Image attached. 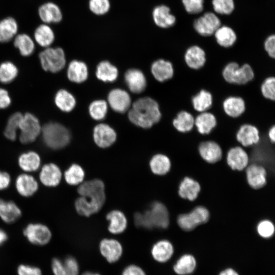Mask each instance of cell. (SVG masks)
Listing matches in <instances>:
<instances>
[{
  "label": "cell",
  "instance_id": "cell-1",
  "mask_svg": "<svg viewBox=\"0 0 275 275\" xmlns=\"http://www.w3.org/2000/svg\"><path fill=\"white\" fill-rule=\"evenodd\" d=\"M128 116L130 121L135 125L149 128L160 121L161 113L158 102L147 97L135 101Z\"/></svg>",
  "mask_w": 275,
  "mask_h": 275
},
{
  "label": "cell",
  "instance_id": "cell-2",
  "mask_svg": "<svg viewBox=\"0 0 275 275\" xmlns=\"http://www.w3.org/2000/svg\"><path fill=\"white\" fill-rule=\"evenodd\" d=\"M134 222L137 227L147 229H165L170 223L169 211L163 204L154 202L149 209L143 213H136L134 215Z\"/></svg>",
  "mask_w": 275,
  "mask_h": 275
},
{
  "label": "cell",
  "instance_id": "cell-3",
  "mask_svg": "<svg viewBox=\"0 0 275 275\" xmlns=\"http://www.w3.org/2000/svg\"><path fill=\"white\" fill-rule=\"evenodd\" d=\"M40 136L44 145L52 150L65 148L71 140L68 129L62 124L55 122H49L42 126Z\"/></svg>",
  "mask_w": 275,
  "mask_h": 275
},
{
  "label": "cell",
  "instance_id": "cell-4",
  "mask_svg": "<svg viewBox=\"0 0 275 275\" xmlns=\"http://www.w3.org/2000/svg\"><path fill=\"white\" fill-rule=\"evenodd\" d=\"M42 69L45 72L56 73L61 71L66 63V54L59 46L43 48L38 56Z\"/></svg>",
  "mask_w": 275,
  "mask_h": 275
},
{
  "label": "cell",
  "instance_id": "cell-5",
  "mask_svg": "<svg viewBox=\"0 0 275 275\" xmlns=\"http://www.w3.org/2000/svg\"><path fill=\"white\" fill-rule=\"evenodd\" d=\"M42 127L35 115L29 112L23 114L18 134L20 143L29 145L35 142L41 135Z\"/></svg>",
  "mask_w": 275,
  "mask_h": 275
},
{
  "label": "cell",
  "instance_id": "cell-6",
  "mask_svg": "<svg viewBox=\"0 0 275 275\" xmlns=\"http://www.w3.org/2000/svg\"><path fill=\"white\" fill-rule=\"evenodd\" d=\"M22 234L30 243L39 246L48 244L52 237L50 228L40 222H31L26 225Z\"/></svg>",
  "mask_w": 275,
  "mask_h": 275
},
{
  "label": "cell",
  "instance_id": "cell-7",
  "mask_svg": "<svg viewBox=\"0 0 275 275\" xmlns=\"http://www.w3.org/2000/svg\"><path fill=\"white\" fill-rule=\"evenodd\" d=\"M77 193L88 201L103 206L105 200L104 183L95 179L82 182L77 188Z\"/></svg>",
  "mask_w": 275,
  "mask_h": 275
},
{
  "label": "cell",
  "instance_id": "cell-8",
  "mask_svg": "<svg viewBox=\"0 0 275 275\" xmlns=\"http://www.w3.org/2000/svg\"><path fill=\"white\" fill-rule=\"evenodd\" d=\"M210 217L208 210L199 206L187 213L180 214L177 217V224L183 230L190 231L197 226L207 223Z\"/></svg>",
  "mask_w": 275,
  "mask_h": 275
},
{
  "label": "cell",
  "instance_id": "cell-9",
  "mask_svg": "<svg viewBox=\"0 0 275 275\" xmlns=\"http://www.w3.org/2000/svg\"><path fill=\"white\" fill-rule=\"evenodd\" d=\"M38 172L37 179L40 184L47 188H54L59 186L63 177L60 167L53 162L42 164Z\"/></svg>",
  "mask_w": 275,
  "mask_h": 275
},
{
  "label": "cell",
  "instance_id": "cell-10",
  "mask_svg": "<svg viewBox=\"0 0 275 275\" xmlns=\"http://www.w3.org/2000/svg\"><path fill=\"white\" fill-rule=\"evenodd\" d=\"M14 187L20 197L29 198L34 196L39 190V182L33 174L21 172L14 180Z\"/></svg>",
  "mask_w": 275,
  "mask_h": 275
},
{
  "label": "cell",
  "instance_id": "cell-11",
  "mask_svg": "<svg viewBox=\"0 0 275 275\" xmlns=\"http://www.w3.org/2000/svg\"><path fill=\"white\" fill-rule=\"evenodd\" d=\"M37 14L42 23L49 25L59 24L63 21L64 14L60 6L57 3L48 1L41 4Z\"/></svg>",
  "mask_w": 275,
  "mask_h": 275
},
{
  "label": "cell",
  "instance_id": "cell-12",
  "mask_svg": "<svg viewBox=\"0 0 275 275\" xmlns=\"http://www.w3.org/2000/svg\"><path fill=\"white\" fill-rule=\"evenodd\" d=\"M195 31L201 36L209 37L214 34L216 30L221 25L218 16L214 13L207 12L194 22Z\"/></svg>",
  "mask_w": 275,
  "mask_h": 275
},
{
  "label": "cell",
  "instance_id": "cell-13",
  "mask_svg": "<svg viewBox=\"0 0 275 275\" xmlns=\"http://www.w3.org/2000/svg\"><path fill=\"white\" fill-rule=\"evenodd\" d=\"M50 266L53 275H79L78 263L71 256L63 259L57 257L52 258Z\"/></svg>",
  "mask_w": 275,
  "mask_h": 275
},
{
  "label": "cell",
  "instance_id": "cell-14",
  "mask_svg": "<svg viewBox=\"0 0 275 275\" xmlns=\"http://www.w3.org/2000/svg\"><path fill=\"white\" fill-rule=\"evenodd\" d=\"M17 163L22 172L33 174L38 172L42 164L39 153L32 150L20 153L17 157Z\"/></svg>",
  "mask_w": 275,
  "mask_h": 275
},
{
  "label": "cell",
  "instance_id": "cell-15",
  "mask_svg": "<svg viewBox=\"0 0 275 275\" xmlns=\"http://www.w3.org/2000/svg\"><path fill=\"white\" fill-rule=\"evenodd\" d=\"M151 15L154 24L160 29H169L176 22V17L171 13L170 8L165 4L155 6L152 10Z\"/></svg>",
  "mask_w": 275,
  "mask_h": 275
},
{
  "label": "cell",
  "instance_id": "cell-16",
  "mask_svg": "<svg viewBox=\"0 0 275 275\" xmlns=\"http://www.w3.org/2000/svg\"><path fill=\"white\" fill-rule=\"evenodd\" d=\"M198 151L202 159L210 163L219 161L223 153L221 145L213 140L201 142L198 146Z\"/></svg>",
  "mask_w": 275,
  "mask_h": 275
},
{
  "label": "cell",
  "instance_id": "cell-17",
  "mask_svg": "<svg viewBox=\"0 0 275 275\" xmlns=\"http://www.w3.org/2000/svg\"><path fill=\"white\" fill-rule=\"evenodd\" d=\"M22 215L21 208L15 201L0 197V219L3 223L13 224L21 217Z\"/></svg>",
  "mask_w": 275,
  "mask_h": 275
},
{
  "label": "cell",
  "instance_id": "cell-18",
  "mask_svg": "<svg viewBox=\"0 0 275 275\" xmlns=\"http://www.w3.org/2000/svg\"><path fill=\"white\" fill-rule=\"evenodd\" d=\"M236 140L239 144L244 147L255 145L260 140L259 130L253 124H243L236 133Z\"/></svg>",
  "mask_w": 275,
  "mask_h": 275
},
{
  "label": "cell",
  "instance_id": "cell-19",
  "mask_svg": "<svg viewBox=\"0 0 275 275\" xmlns=\"http://www.w3.org/2000/svg\"><path fill=\"white\" fill-rule=\"evenodd\" d=\"M116 138L117 134L114 129L106 124H99L94 128V141L100 148L111 146L116 141Z\"/></svg>",
  "mask_w": 275,
  "mask_h": 275
},
{
  "label": "cell",
  "instance_id": "cell-20",
  "mask_svg": "<svg viewBox=\"0 0 275 275\" xmlns=\"http://www.w3.org/2000/svg\"><path fill=\"white\" fill-rule=\"evenodd\" d=\"M227 163L233 170L242 171L248 166L249 156L241 147L236 146L230 148L227 152Z\"/></svg>",
  "mask_w": 275,
  "mask_h": 275
},
{
  "label": "cell",
  "instance_id": "cell-21",
  "mask_svg": "<svg viewBox=\"0 0 275 275\" xmlns=\"http://www.w3.org/2000/svg\"><path fill=\"white\" fill-rule=\"evenodd\" d=\"M107 100L111 107L120 113L126 112L131 105L129 94L120 89H115L111 91L108 95Z\"/></svg>",
  "mask_w": 275,
  "mask_h": 275
},
{
  "label": "cell",
  "instance_id": "cell-22",
  "mask_svg": "<svg viewBox=\"0 0 275 275\" xmlns=\"http://www.w3.org/2000/svg\"><path fill=\"white\" fill-rule=\"evenodd\" d=\"M101 255L110 263L118 261L123 253V248L118 240L114 239H103L99 244Z\"/></svg>",
  "mask_w": 275,
  "mask_h": 275
},
{
  "label": "cell",
  "instance_id": "cell-23",
  "mask_svg": "<svg viewBox=\"0 0 275 275\" xmlns=\"http://www.w3.org/2000/svg\"><path fill=\"white\" fill-rule=\"evenodd\" d=\"M184 60L188 67L198 70L205 65L206 61V53L201 46L193 45L185 50Z\"/></svg>",
  "mask_w": 275,
  "mask_h": 275
},
{
  "label": "cell",
  "instance_id": "cell-24",
  "mask_svg": "<svg viewBox=\"0 0 275 275\" xmlns=\"http://www.w3.org/2000/svg\"><path fill=\"white\" fill-rule=\"evenodd\" d=\"M246 167V175L249 185L255 189L263 187L266 183L267 172L264 167L256 163Z\"/></svg>",
  "mask_w": 275,
  "mask_h": 275
},
{
  "label": "cell",
  "instance_id": "cell-25",
  "mask_svg": "<svg viewBox=\"0 0 275 275\" xmlns=\"http://www.w3.org/2000/svg\"><path fill=\"white\" fill-rule=\"evenodd\" d=\"M56 37L55 31L51 25L42 23L34 29L33 38L36 44L45 48L51 46Z\"/></svg>",
  "mask_w": 275,
  "mask_h": 275
},
{
  "label": "cell",
  "instance_id": "cell-26",
  "mask_svg": "<svg viewBox=\"0 0 275 275\" xmlns=\"http://www.w3.org/2000/svg\"><path fill=\"white\" fill-rule=\"evenodd\" d=\"M151 71L155 79L160 82L171 79L174 74L173 63L163 59H159L153 62Z\"/></svg>",
  "mask_w": 275,
  "mask_h": 275
},
{
  "label": "cell",
  "instance_id": "cell-27",
  "mask_svg": "<svg viewBox=\"0 0 275 275\" xmlns=\"http://www.w3.org/2000/svg\"><path fill=\"white\" fill-rule=\"evenodd\" d=\"M18 22L13 16H8L0 19V43H7L12 41L18 34Z\"/></svg>",
  "mask_w": 275,
  "mask_h": 275
},
{
  "label": "cell",
  "instance_id": "cell-28",
  "mask_svg": "<svg viewBox=\"0 0 275 275\" xmlns=\"http://www.w3.org/2000/svg\"><path fill=\"white\" fill-rule=\"evenodd\" d=\"M197 265L195 256L190 253H185L176 261L173 270L177 275H190L195 271Z\"/></svg>",
  "mask_w": 275,
  "mask_h": 275
},
{
  "label": "cell",
  "instance_id": "cell-29",
  "mask_svg": "<svg viewBox=\"0 0 275 275\" xmlns=\"http://www.w3.org/2000/svg\"><path fill=\"white\" fill-rule=\"evenodd\" d=\"M125 80L129 90L135 94L144 91L147 82L144 73L139 69H130L125 73Z\"/></svg>",
  "mask_w": 275,
  "mask_h": 275
},
{
  "label": "cell",
  "instance_id": "cell-30",
  "mask_svg": "<svg viewBox=\"0 0 275 275\" xmlns=\"http://www.w3.org/2000/svg\"><path fill=\"white\" fill-rule=\"evenodd\" d=\"M151 253L155 261L160 263H164L169 261L173 256L174 248L170 241L160 240L153 245Z\"/></svg>",
  "mask_w": 275,
  "mask_h": 275
},
{
  "label": "cell",
  "instance_id": "cell-31",
  "mask_svg": "<svg viewBox=\"0 0 275 275\" xmlns=\"http://www.w3.org/2000/svg\"><path fill=\"white\" fill-rule=\"evenodd\" d=\"M222 105L225 113L233 118L241 116L246 108L244 100L239 96H231L227 97L223 101Z\"/></svg>",
  "mask_w": 275,
  "mask_h": 275
},
{
  "label": "cell",
  "instance_id": "cell-32",
  "mask_svg": "<svg viewBox=\"0 0 275 275\" xmlns=\"http://www.w3.org/2000/svg\"><path fill=\"white\" fill-rule=\"evenodd\" d=\"M13 44L19 54L23 57H30L36 49V43L33 38L26 33H18L13 39Z\"/></svg>",
  "mask_w": 275,
  "mask_h": 275
},
{
  "label": "cell",
  "instance_id": "cell-33",
  "mask_svg": "<svg viewBox=\"0 0 275 275\" xmlns=\"http://www.w3.org/2000/svg\"><path fill=\"white\" fill-rule=\"evenodd\" d=\"M68 79L71 82L80 84L87 80L88 69L87 65L82 61L73 60L68 64L67 70Z\"/></svg>",
  "mask_w": 275,
  "mask_h": 275
},
{
  "label": "cell",
  "instance_id": "cell-34",
  "mask_svg": "<svg viewBox=\"0 0 275 275\" xmlns=\"http://www.w3.org/2000/svg\"><path fill=\"white\" fill-rule=\"evenodd\" d=\"M217 125L215 116L208 111L199 113L195 118V127L201 134L211 133Z\"/></svg>",
  "mask_w": 275,
  "mask_h": 275
},
{
  "label": "cell",
  "instance_id": "cell-35",
  "mask_svg": "<svg viewBox=\"0 0 275 275\" xmlns=\"http://www.w3.org/2000/svg\"><path fill=\"white\" fill-rule=\"evenodd\" d=\"M200 190L201 186L198 181L185 177L179 184L178 194L182 199L193 201L197 198Z\"/></svg>",
  "mask_w": 275,
  "mask_h": 275
},
{
  "label": "cell",
  "instance_id": "cell-36",
  "mask_svg": "<svg viewBox=\"0 0 275 275\" xmlns=\"http://www.w3.org/2000/svg\"><path fill=\"white\" fill-rule=\"evenodd\" d=\"M217 44L224 48L233 46L236 40L237 35L235 31L228 26H220L213 34Z\"/></svg>",
  "mask_w": 275,
  "mask_h": 275
},
{
  "label": "cell",
  "instance_id": "cell-37",
  "mask_svg": "<svg viewBox=\"0 0 275 275\" xmlns=\"http://www.w3.org/2000/svg\"><path fill=\"white\" fill-rule=\"evenodd\" d=\"M174 128L181 133L190 131L195 126V117L186 111L179 112L172 121Z\"/></svg>",
  "mask_w": 275,
  "mask_h": 275
},
{
  "label": "cell",
  "instance_id": "cell-38",
  "mask_svg": "<svg viewBox=\"0 0 275 275\" xmlns=\"http://www.w3.org/2000/svg\"><path fill=\"white\" fill-rule=\"evenodd\" d=\"M106 219L109 222L108 227L109 231L118 234L124 231L127 227V219L124 214L117 210L110 211L106 215Z\"/></svg>",
  "mask_w": 275,
  "mask_h": 275
},
{
  "label": "cell",
  "instance_id": "cell-39",
  "mask_svg": "<svg viewBox=\"0 0 275 275\" xmlns=\"http://www.w3.org/2000/svg\"><path fill=\"white\" fill-rule=\"evenodd\" d=\"M54 102L60 110L65 113L72 111L76 105V100L74 96L65 89H60L57 92L54 97Z\"/></svg>",
  "mask_w": 275,
  "mask_h": 275
},
{
  "label": "cell",
  "instance_id": "cell-40",
  "mask_svg": "<svg viewBox=\"0 0 275 275\" xmlns=\"http://www.w3.org/2000/svg\"><path fill=\"white\" fill-rule=\"evenodd\" d=\"M191 103L199 113L209 111L213 104L212 95L208 91L201 89L191 98Z\"/></svg>",
  "mask_w": 275,
  "mask_h": 275
},
{
  "label": "cell",
  "instance_id": "cell-41",
  "mask_svg": "<svg viewBox=\"0 0 275 275\" xmlns=\"http://www.w3.org/2000/svg\"><path fill=\"white\" fill-rule=\"evenodd\" d=\"M22 115L21 113L16 112L8 118L3 132L6 139L12 142L17 140Z\"/></svg>",
  "mask_w": 275,
  "mask_h": 275
},
{
  "label": "cell",
  "instance_id": "cell-42",
  "mask_svg": "<svg viewBox=\"0 0 275 275\" xmlns=\"http://www.w3.org/2000/svg\"><path fill=\"white\" fill-rule=\"evenodd\" d=\"M96 75L104 82H113L118 75L117 68L107 61L100 62L96 68Z\"/></svg>",
  "mask_w": 275,
  "mask_h": 275
},
{
  "label": "cell",
  "instance_id": "cell-43",
  "mask_svg": "<svg viewBox=\"0 0 275 275\" xmlns=\"http://www.w3.org/2000/svg\"><path fill=\"white\" fill-rule=\"evenodd\" d=\"M149 164L151 171L158 175L166 174L169 172L171 166L169 158L162 154H157L153 156Z\"/></svg>",
  "mask_w": 275,
  "mask_h": 275
},
{
  "label": "cell",
  "instance_id": "cell-44",
  "mask_svg": "<svg viewBox=\"0 0 275 275\" xmlns=\"http://www.w3.org/2000/svg\"><path fill=\"white\" fill-rule=\"evenodd\" d=\"M255 74L252 67L250 64L244 63L239 66L235 71L233 84L244 85L253 80Z\"/></svg>",
  "mask_w": 275,
  "mask_h": 275
},
{
  "label": "cell",
  "instance_id": "cell-45",
  "mask_svg": "<svg viewBox=\"0 0 275 275\" xmlns=\"http://www.w3.org/2000/svg\"><path fill=\"white\" fill-rule=\"evenodd\" d=\"M85 172L78 164H71L64 172L63 178L65 182L72 186L78 185L81 183L84 179Z\"/></svg>",
  "mask_w": 275,
  "mask_h": 275
},
{
  "label": "cell",
  "instance_id": "cell-46",
  "mask_svg": "<svg viewBox=\"0 0 275 275\" xmlns=\"http://www.w3.org/2000/svg\"><path fill=\"white\" fill-rule=\"evenodd\" d=\"M16 65L10 61H6L0 64V82L8 84L13 81L18 74Z\"/></svg>",
  "mask_w": 275,
  "mask_h": 275
},
{
  "label": "cell",
  "instance_id": "cell-47",
  "mask_svg": "<svg viewBox=\"0 0 275 275\" xmlns=\"http://www.w3.org/2000/svg\"><path fill=\"white\" fill-rule=\"evenodd\" d=\"M74 205L77 212L81 215L86 216H89L97 213L102 207L98 204L88 201L81 196L76 199Z\"/></svg>",
  "mask_w": 275,
  "mask_h": 275
},
{
  "label": "cell",
  "instance_id": "cell-48",
  "mask_svg": "<svg viewBox=\"0 0 275 275\" xmlns=\"http://www.w3.org/2000/svg\"><path fill=\"white\" fill-rule=\"evenodd\" d=\"M91 117L95 120L103 119L107 112V103L103 100H97L91 103L89 107Z\"/></svg>",
  "mask_w": 275,
  "mask_h": 275
},
{
  "label": "cell",
  "instance_id": "cell-49",
  "mask_svg": "<svg viewBox=\"0 0 275 275\" xmlns=\"http://www.w3.org/2000/svg\"><path fill=\"white\" fill-rule=\"evenodd\" d=\"M88 6L90 11L96 16L106 14L111 9L109 0H89Z\"/></svg>",
  "mask_w": 275,
  "mask_h": 275
},
{
  "label": "cell",
  "instance_id": "cell-50",
  "mask_svg": "<svg viewBox=\"0 0 275 275\" xmlns=\"http://www.w3.org/2000/svg\"><path fill=\"white\" fill-rule=\"evenodd\" d=\"M260 92L264 98L275 101L274 76H269L262 81L260 86Z\"/></svg>",
  "mask_w": 275,
  "mask_h": 275
},
{
  "label": "cell",
  "instance_id": "cell-51",
  "mask_svg": "<svg viewBox=\"0 0 275 275\" xmlns=\"http://www.w3.org/2000/svg\"><path fill=\"white\" fill-rule=\"evenodd\" d=\"M212 5L216 13L222 15L230 14L235 8L234 0H212Z\"/></svg>",
  "mask_w": 275,
  "mask_h": 275
},
{
  "label": "cell",
  "instance_id": "cell-52",
  "mask_svg": "<svg viewBox=\"0 0 275 275\" xmlns=\"http://www.w3.org/2000/svg\"><path fill=\"white\" fill-rule=\"evenodd\" d=\"M257 231L259 236L268 239L274 234V226L271 221L267 219L263 220L258 224Z\"/></svg>",
  "mask_w": 275,
  "mask_h": 275
},
{
  "label": "cell",
  "instance_id": "cell-53",
  "mask_svg": "<svg viewBox=\"0 0 275 275\" xmlns=\"http://www.w3.org/2000/svg\"><path fill=\"white\" fill-rule=\"evenodd\" d=\"M186 11L189 14H198L204 9V0H182Z\"/></svg>",
  "mask_w": 275,
  "mask_h": 275
},
{
  "label": "cell",
  "instance_id": "cell-54",
  "mask_svg": "<svg viewBox=\"0 0 275 275\" xmlns=\"http://www.w3.org/2000/svg\"><path fill=\"white\" fill-rule=\"evenodd\" d=\"M16 271L17 275H42L39 267L23 263L17 266Z\"/></svg>",
  "mask_w": 275,
  "mask_h": 275
},
{
  "label": "cell",
  "instance_id": "cell-55",
  "mask_svg": "<svg viewBox=\"0 0 275 275\" xmlns=\"http://www.w3.org/2000/svg\"><path fill=\"white\" fill-rule=\"evenodd\" d=\"M264 49L268 56L271 59H275V36L271 35L268 36L264 42Z\"/></svg>",
  "mask_w": 275,
  "mask_h": 275
},
{
  "label": "cell",
  "instance_id": "cell-56",
  "mask_svg": "<svg viewBox=\"0 0 275 275\" xmlns=\"http://www.w3.org/2000/svg\"><path fill=\"white\" fill-rule=\"evenodd\" d=\"M12 182L11 174L7 171L0 169V191L8 189Z\"/></svg>",
  "mask_w": 275,
  "mask_h": 275
},
{
  "label": "cell",
  "instance_id": "cell-57",
  "mask_svg": "<svg viewBox=\"0 0 275 275\" xmlns=\"http://www.w3.org/2000/svg\"><path fill=\"white\" fill-rule=\"evenodd\" d=\"M12 99L8 91L0 87V110L8 108L11 104Z\"/></svg>",
  "mask_w": 275,
  "mask_h": 275
},
{
  "label": "cell",
  "instance_id": "cell-58",
  "mask_svg": "<svg viewBox=\"0 0 275 275\" xmlns=\"http://www.w3.org/2000/svg\"><path fill=\"white\" fill-rule=\"evenodd\" d=\"M121 275H146L145 271L140 266L131 264L126 266Z\"/></svg>",
  "mask_w": 275,
  "mask_h": 275
},
{
  "label": "cell",
  "instance_id": "cell-59",
  "mask_svg": "<svg viewBox=\"0 0 275 275\" xmlns=\"http://www.w3.org/2000/svg\"><path fill=\"white\" fill-rule=\"evenodd\" d=\"M218 275H240L239 273L234 268L228 267L220 271Z\"/></svg>",
  "mask_w": 275,
  "mask_h": 275
},
{
  "label": "cell",
  "instance_id": "cell-60",
  "mask_svg": "<svg viewBox=\"0 0 275 275\" xmlns=\"http://www.w3.org/2000/svg\"><path fill=\"white\" fill-rule=\"evenodd\" d=\"M267 135L270 142L274 144L275 142V125H273L269 128Z\"/></svg>",
  "mask_w": 275,
  "mask_h": 275
},
{
  "label": "cell",
  "instance_id": "cell-61",
  "mask_svg": "<svg viewBox=\"0 0 275 275\" xmlns=\"http://www.w3.org/2000/svg\"><path fill=\"white\" fill-rule=\"evenodd\" d=\"M8 239V233L4 229L0 228V246L4 244Z\"/></svg>",
  "mask_w": 275,
  "mask_h": 275
},
{
  "label": "cell",
  "instance_id": "cell-62",
  "mask_svg": "<svg viewBox=\"0 0 275 275\" xmlns=\"http://www.w3.org/2000/svg\"><path fill=\"white\" fill-rule=\"evenodd\" d=\"M81 275H101V274L96 272H93L91 271H86L82 273Z\"/></svg>",
  "mask_w": 275,
  "mask_h": 275
}]
</instances>
